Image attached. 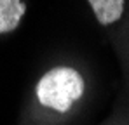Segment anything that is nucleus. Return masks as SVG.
I'll use <instances>...</instances> for the list:
<instances>
[{"label":"nucleus","instance_id":"f257e3e1","mask_svg":"<svg viewBox=\"0 0 129 125\" xmlns=\"http://www.w3.org/2000/svg\"><path fill=\"white\" fill-rule=\"evenodd\" d=\"M84 94L82 75L68 66L49 70L37 83V97L42 106L52 108L59 113L70 111L75 101Z\"/></svg>","mask_w":129,"mask_h":125},{"label":"nucleus","instance_id":"7ed1b4c3","mask_svg":"<svg viewBox=\"0 0 129 125\" xmlns=\"http://www.w3.org/2000/svg\"><path fill=\"white\" fill-rule=\"evenodd\" d=\"M96 14V19L103 26L120 19L124 12V0H87Z\"/></svg>","mask_w":129,"mask_h":125},{"label":"nucleus","instance_id":"f03ea898","mask_svg":"<svg viewBox=\"0 0 129 125\" xmlns=\"http://www.w3.org/2000/svg\"><path fill=\"white\" fill-rule=\"evenodd\" d=\"M24 4L21 0H0V35L14 31L24 16Z\"/></svg>","mask_w":129,"mask_h":125}]
</instances>
